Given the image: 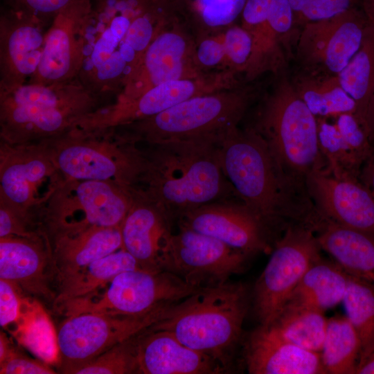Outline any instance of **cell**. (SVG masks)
<instances>
[{
  "label": "cell",
  "instance_id": "obj_12",
  "mask_svg": "<svg viewBox=\"0 0 374 374\" xmlns=\"http://www.w3.org/2000/svg\"><path fill=\"white\" fill-rule=\"evenodd\" d=\"M84 109L82 103L62 100L47 87H19L3 104L1 141L25 144L60 135L83 118Z\"/></svg>",
  "mask_w": 374,
  "mask_h": 374
},
{
  "label": "cell",
  "instance_id": "obj_19",
  "mask_svg": "<svg viewBox=\"0 0 374 374\" xmlns=\"http://www.w3.org/2000/svg\"><path fill=\"white\" fill-rule=\"evenodd\" d=\"M317 211L341 226L374 234V196L359 178L337 177L325 170L307 179Z\"/></svg>",
  "mask_w": 374,
  "mask_h": 374
},
{
  "label": "cell",
  "instance_id": "obj_33",
  "mask_svg": "<svg viewBox=\"0 0 374 374\" xmlns=\"http://www.w3.org/2000/svg\"><path fill=\"white\" fill-rule=\"evenodd\" d=\"M338 77L343 89L355 101V115L364 125L366 110L374 93V25L371 22L359 48Z\"/></svg>",
  "mask_w": 374,
  "mask_h": 374
},
{
  "label": "cell",
  "instance_id": "obj_2",
  "mask_svg": "<svg viewBox=\"0 0 374 374\" xmlns=\"http://www.w3.org/2000/svg\"><path fill=\"white\" fill-rule=\"evenodd\" d=\"M213 141L149 145L142 150L145 167L135 188L154 199L170 217L214 202L237 197L224 176Z\"/></svg>",
  "mask_w": 374,
  "mask_h": 374
},
{
  "label": "cell",
  "instance_id": "obj_3",
  "mask_svg": "<svg viewBox=\"0 0 374 374\" xmlns=\"http://www.w3.org/2000/svg\"><path fill=\"white\" fill-rule=\"evenodd\" d=\"M249 308V288L225 282L204 287L174 303L151 326L171 332L181 343L215 359L224 368L240 339Z\"/></svg>",
  "mask_w": 374,
  "mask_h": 374
},
{
  "label": "cell",
  "instance_id": "obj_21",
  "mask_svg": "<svg viewBox=\"0 0 374 374\" xmlns=\"http://www.w3.org/2000/svg\"><path fill=\"white\" fill-rule=\"evenodd\" d=\"M132 195L131 206L121 226L122 249L142 269L161 270V260L172 234V218L141 190L133 188Z\"/></svg>",
  "mask_w": 374,
  "mask_h": 374
},
{
  "label": "cell",
  "instance_id": "obj_47",
  "mask_svg": "<svg viewBox=\"0 0 374 374\" xmlns=\"http://www.w3.org/2000/svg\"><path fill=\"white\" fill-rule=\"evenodd\" d=\"M127 63L119 51H116L97 68L98 78L103 80L116 78L122 73Z\"/></svg>",
  "mask_w": 374,
  "mask_h": 374
},
{
  "label": "cell",
  "instance_id": "obj_38",
  "mask_svg": "<svg viewBox=\"0 0 374 374\" xmlns=\"http://www.w3.org/2000/svg\"><path fill=\"white\" fill-rule=\"evenodd\" d=\"M71 62L70 42L67 33L60 28L47 36L37 69L47 80H57L69 71Z\"/></svg>",
  "mask_w": 374,
  "mask_h": 374
},
{
  "label": "cell",
  "instance_id": "obj_50",
  "mask_svg": "<svg viewBox=\"0 0 374 374\" xmlns=\"http://www.w3.org/2000/svg\"><path fill=\"white\" fill-rule=\"evenodd\" d=\"M364 126L371 143L374 146V93L369 100L366 110Z\"/></svg>",
  "mask_w": 374,
  "mask_h": 374
},
{
  "label": "cell",
  "instance_id": "obj_45",
  "mask_svg": "<svg viewBox=\"0 0 374 374\" xmlns=\"http://www.w3.org/2000/svg\"><path fill=\"white\" fill-rule=\"evenodd\" d=\"M119 42L109 28L104 31L97 41L91 55L92 62L96 68L112 55Z\"/></svg>",
  "mask_w": 374,
  "mask_h": 374
},
{
  "label": "cell",
  "instance_id": "obj_25",
  "mask_svg": "<svg viewBox=\"0 0 374 374\" xmlns=\"http://www.w3.org/2000/svg\"><path fill=\"white\" fill-rule=\"evenodd\" d=\"M46 236L58 284L94 260L122 249L121 226H93Z\"/></svg>",
  "mask_w": 374,
  "mask_h": 374
},
{
  "label": "cell",
  "instance_id": "obj_51",
  "mask_svg": "<svg viewBox=\"0 0 374 374\" xmlns=\"http://www.w3.org/2000/svg\"><path fill=\"white\" fill-rule=\"evenodd\" d=\"M355 374H374V351L357 366Z\"/></svg>",
  "mask_w": 374,
  "mask_h": 374
},
{
  "label": "cell",
  "instance_id": "obj_32",
  "mask_svg": "<svg viewBox=\"0 0 374 374\" xmlns=\"http://www.w3.org/2000/svg\"><path fill=\"white\" fill-rule=\"evenodd\" d=\"M328 320L324 312L300 306H285L267 327L283 339L306 350L321 353Z\"/></svg>",
  "mask_w": 374,
  "mask_h": 374
},
{
  "label": "cell",
  "instance_id": "obj_8",
  "mask_svg": "<svg viewBox=\"0 0 374 374\" xmlns=\"http://www.w3.org/2000/svg\"><path fill=\"white\" fill-rule=\"evenodd\" d=\"M202 288L165 270L136 269L118 274L94 294L60 308L66 316L82 312L139 316L178 303Z\"/></svg>",
  "mask_w": 374,
  "mask_h": 374
},
{
  "label": "cell",
  "instance_id": "obj_24",
  "mask_svg": "<svg viewBox=\"0 0 374 374\" xmlns=\"http://www.w3.org/2000/svg\"><path fill=\"white\" fill-rule=\"evenodd\" d=\"M245 362L251 374L326 373L320 353L306 350L260 326L249 337Z\"/></svg>",
  "mask_w": 374,
  "mask_h": 374
},
{
  "label": "cell",
  "instance_id": "obj_29",
  "mask_svg": "<svg viewBox=\"0 0 374 374\" xmlns=\"http://www.w3.org/2000/svg\"><path fill=\"white\" fill-rule=\"evenodd\" d=\"M290 80L299 96L316 118L355 114L356 104L341 87L338 75L300 70Z\"/></svg>",
  "mask_w": 374,
  "mask_h": 374
},
{
  "label": "cell",
  "instance_id": "obj_17",
  "mask_svg": "<svg viewBox=\"0 0 374 374\" xmlns=\"http://www.w3.org/2000/svg\"><path fill=\"white\" fill-rule=\"evenodd\" d=\"M236 74L229 71H207L191 78L170 80L154 86L138 98L122 103L105 118H90L91 130L131 123L150 117L195 96L240 85Z\"/></svg>",
  "mask_w": 374,
  "mask_h": 374
},
{
  "label": "cell",
  "instance_id": "obj_1",
  "mask_svg": "<svg viewBox=\"0 0 374 374\" xmlns=\"http://www.w3.org/2000/svg\"><path fill=\"white\" fill-rule=\"evenodd\" d=\"M222 172L239 199L270 229L305 224L316 209L276 162L263 137L253 128L230 131L218 145Z\"/></svg>",
  "mask_w": 374,
  "mask_h": 374
},
{
  "label": "cell",
  "instance_id": "obj_53",
  "mask_svg": "<svg viewBox=\"0 0 374 374\" xmlns=\"http://www.w3.org/2000/svg\"><path fill=\"white\" fill-rule=\"evenodd\" d=\"M361 6L370 21L374 25V0H361Z\"/></svg>",
  "mask_w": 374,
  "mask_h": 374
},
{
  "label": "cell",
  "instance_id": "obj_36",
  "mask_svg": "<svg viewBox=\"0 0 374 374\" xmlns=\"http://www.w3.org/2000/svg\"><path fill=\"white\" fill-rule=\"evenodd\" d=\"M138 335L108 349L91 361L72 369L69 373H138Z\"/></svg>",
  "mask_w": 374,
  "mask_h": 374
},
{
  "label": "cell",
  "instance_id": "obj_9",
  "mask_svg": "<svg viewBox=\"0 0 374 374\" xmlns=\"http://www.w3.org/2000/svg\"><path fill=\"white\" fill-rule=\"evenodd\" d=\"M173 304L139 316L100 312L67 316L56 331L58 371L69 373L72 369L145 331L161 320Z\"/></svg>",
  "mask_w": 374,
  "mask_h": 374
},
{
  "label": "cell",
  "instance_id": "obj_10",
  "mask_svg": "<svg viewBox=\"0 0 374 374\" xmlns=\"http://www.w3.org/2000/svg\"><path fill=\"white\" fill-rule=\"evenodd\" d=\"M66 181L41 141L0 144V199L37 224Z\"/></svg>",
  "mask_w": 374,
  "mask_h": 374
},
{
  "label": "cell",
  "instance_id": "obj_40",
  "mask_svg": "<svg viewBox=\"0 0 374 374\" xmlns=\"http://www.w3.org/2000/svg\"><path fill=\"white\" fill-rule=\"evenodd\" d=\"M225 52V70L244 73L252 51V39L241 25L233 24L220 32Z\"/></svg>",
  "mask_w": 374,
  "mask_h": 374
},
{
  "label": "cell",
  "instance_id": "obj_4",
  "mask_svg": "<svg viewBox=\"0 0 374 374\" xmlns=\"http://www.w3.org/2000/svg\"><path fill=\"white\" fill-rule=\"evenodd\" d=\"M283 173L308 195L306 182L324 170L316 116L296 92L291 80L281 75L265 98L256 126Z\"/></svg>",
  "mask_w": 374,
  "mask_h": 374
},
{
  "label": "cell",
  "instance_id": "obj_27",
  "mask_svg": "<svg viewBox=\"0 0 374 374\" xmlns=\"http://www.w3.org/2000/svg\"><path fill=\"white\" fill-rule=\"evenodd\" d=\"M348 280L349 274L339 264L320 256L305 271L285 306L324 312L343 301Z\"/></svg>",
  "mask_w": 374,
  "mask_h": 374
},
{
  "label": "cell",
  "instance_id": "obj_20",
  "mask_svg": "<svg viewBox=\"0 0 374 374\" xmlns=\"http://www.w3.org/2000/svg\"><path fill=\"white\" fill-rule=\"evenodd\" d=\"M144 72L138 87L123 103L163 82L205 73L196 59V42L176 20L163 29L145 51Z\"/></svg>",
  "mask_w": 374,
  "mask_h": 374
},
{
  "label": "cell",
  "instance_id": "obj_39",
  "mask_svg": "<svg viewBox=\"0 0 374 374\" xmlns=\"http://www.w3.org/2000/svg\"><path fill=\"white\" fill-rule=\"evenodd\" d=\"M296 31L307 24L328 19L362 7L361 0H289Z\"/></svg>",
  "mask_w": 374,
  "mask_h": 374
},
{
  "label": "cell",
  "instance_id": "obj_14",
  "mask_svg": "<svg viewBox=\"0 0 374 374\" xmlns=\"http://www.w3.org/2000/svg\"><path fill=\"white\" fill-rule=\"evenodd\" d=\"M370 23L358 7L305 24L296 40L300 69L338 75L359 48Z\"/></svg>",
  "mask_w": 374,
  "mask_h": 374
},
{
  "label": "cell",
  "instance_id": "obj_18",
  "mask_svg": "<svg viewBox=\"0 0 374 374\" xmlns=\"http://www.w3.org/2000/svg\"><path fill=\"white\" fill-rule=\"evenodd\" d=\"M0 278L45 302L57 298L51 287L56 279L51 247L43 231L33 236L0 238Z\"/></svg>",
  "mask_w": 374,
  "mask_h": 374
},
{
  "label": "cell",
  "instance_id": "obj_26",
  "mask_svg": "<svg viewBox=\"0 0 374 374\" xmlns=\"http://www.w3.org/2000/svg\"><path fill=\"white\" fill-rule=\"evenodd\" d=\"M321 249L348 274L374 285V234L341 226L319 213L311 224Z\"/></svg>",
  "mask_w": 374,
  "mask_h": 374
},
{
  "label": "cell",
  "instance_id": "obj_6",
  "mask_svg": "<svg viewBox=\"0 0 374 374\" xmlns=\"http://www.w3.org/2000/svg\"><path fill=\"white\" fill-rule=\"evenodd\" d=\"M66 179L100 180L136 188L144 170L142 150L103 130L75 131L42 141Z\"/></svg>",
  "mask_w": 374,
  "mask_h": 374
},
{
  "label": "cell",
  "instance_id": "obj_52",
  "mask_svg": "<svg viewBox=\"0 0 374 374\" xmlns=\"http://www.w3.org/2000/svg\"><path fill=\"white\" fill-rule=\"evenodd\" d=\"M118 51L127 63L134 61L136 58V52L135 50L124 42L121 44Z\"/></svg>",
  "mask_w": 374,
  "mask_h": 374
},
{
  "label": "cell",
  "instance_id": "obj_44",
  "mask_svg": "<svg viewBox=\"0 0 374 374\" xmlns=\"http://www.w3.org/2000/svg\"><path fill=\"white\" fill-rule=\"evenodd\" d=\"M196 59L199 66L225 70V52L220 33L204 37L196 42Z\"/></svg>",
  "mask_w": 374,
  "mask_h": 374
},
{
  "label": "cell",
  "instance_id": "obj_42",
  "mask_svg": "<svg viewBox=\"0 0 374 374\" xmlns=\"http://www.w3.org/2000/svg\"><path fill=\"white\" fill-rule=\"evenodd\" d=\"M12 283L0 278V325L8 328L19 320L25 299Z\"/></svg>",
  "mask_w": 374,
  "mask_h": 374
},
{
  "label": "cell",
  "instance_id": "obj_48",
  "mask_svg": "<svg viewBox=\"0 0 374 374\" xmlns=\"http://www.w3.org/2000/svg\"><path fill=\"white\" fill-rule=\"evenodd\" d=\"M359 179L374 196V148L361 168Z\"/></svg>",
  "mask_w": 374,
  "mask_h": 374
},
{
  "label": "cell",
  "instance_id": "obj_30",
  "mask_svg": "<svg viewBox=\"0 0 374 374\" xmlns=\"http://www.w3.org/2000/svg\"><path fill=\"white\" fill-rule=\"evenodd\" d=\"M142 269L136 259L121 249L94 260L75 274L58 284L55 305L85 298L105 287L118 274Z\"/></svg>",
  "mask_w": 374,
  "mask_h": 374
},
{
  "label": "cell",
  "instance_id": "obj_15",
  "mask_svg": "<svg viewBox=\"0 0 374 374\" xmlns=\"http://www.w3.org/2000/svg\"><path fill=\"white\" fill-rule=\"evenodd\" d=\"M241 18L252 39L246 80L267 72L285 74L292 39L299 35L289 0H247Z\"/></svg>",
  "mask_w": 374,
  "mask_h": 374
},
{
  "label": "cell",
  "instance_id": "obj_16",
  "mask_svg": "<svg viewBox=\"0 0 374 374\" xmlns=\"http://www.w3.org/2000/svg\"><path fill=\"white\" fill-rule=\"evenodd\" d=\"M178 219L179 226L215 238L247 255L269 249V228L241 200L214 202Z\"/></svg>",
  "mask_w": 374,
  "mask_h": 374
},
{
  "label": "cell",
  "instance_id": "obj_23",
  "mask_svg": "<svg viewBox=\"0 0 374 374\" xmlns=\"http://www.w3.org/2000/svg\"><path fill=\"white\" fill-rule=\"evenodd\" d=\"M333 118V122L317 118L320 148L326 163L324 170L337 177L359 178L374 146L354 114Z\"/></svg>",
  "mask_w": 374,
  "mask_h": 374
},
{
  "label": "cell",
  "instance_id": "obj_35",
  "mask_svg": "<svg viewBox=\"0 0 374 374\" xmlns=\"http://www.w3.org/2000/svg\"><path fill=\"white\" fill-rule=\"evenodd\" d=\"M342 302L346 317L357 331L360 340L359 365L374 351V285L349 274Z\"/></svg>",
  "mask_w": 374,
  "mask_h": 374
},
{
  "label": "cell",
  "instance_id": "obj_11",
  "mask_svg": "<svg viewBox=\"0 0 374 374\" xmlns=\"http://www.w3.org/2000/svg\"><path fill=\"white\" fill-rule=\"evenodd\" d=\"M321 249L310 227L294 224L285 229L254 286V310L260 326L270 325L281 312Z\"/></svg>",
  "mask_w": 374,
  "mask_h": 374
},
{
  "label": "cell",
  "instance_id": "obj_49",
  "mask_svg": "<svg viewBox=\"0 0 374 374\" xmlns=\"http://www.w3.org/2000/svg\"><path fill=\"white\" fill-rule=\"evenodd\" d=\"M135 19L125 15H118L112 19L109 28L119 42L124 39L131 23Z\"/></svg>",
  "mask_w": 374,
  "mask_h": 374
},
{
  "label": "cell",
  "instance_id": "obj_13",
  "mask_svg": "<svg viewBox=\"0 0 374 374\" xmlns=\"http://www.w3.org/2000/svg\"><path fill=\"white\" fill-rule=\"evenodd\" d=\"M248 256L215 238L179 226L170 238L160 269L204 287L222 284L240 273Z\"/></svg>",
  "mask_w": 374,
  "mask_h": 374
},
{
  "label": "cell",
  "instance_id": "obj_41",
  "mask_svg": "<svg viewBox=\"0 0 374 374\" xmlns=\"http://www.w3.org/2000/svg\"><path fill=\"white\" fill-rule=\"evenodd\" d=\"M49 364L23 354L12 344L5 357L0 359L1 374H54Z\"/></svg>",
  "mask_w": 374,
  "mask_h": 374
},
{
  "label": "cell",
  "instance_id": "obj_43",
  "mask_svg": "<svg viewBox=\"0 0 374 374\" xmlns=\"http://www.w3.org/2000/svg\"><path fill=\"white\" fill-rule=\"evenodd\" d=\"M42 232L39 224L0 199V238L10 235L33 236Z\"/></svg>",
  "mask_w": 374,
  "mask_h": 374
},
{
  "label": "cell",
  "instance_id": "obj_34",
  "mask_svg": "<svg viewBox=\"0 0 374 374\" xmlns=\"http://www.w3.org/2000/svg\"><path fill=\"white\" fill-rule=\"evenodd\" d=\"M12 332L19 342L48 363H57L58 350L51 321L40 306L25 300L19 320Z\"/></svg>",
  "mask_w": 374,
  "mask_h": 374
},
{
  "label": "cell",
  "instance_id": "obj_46",
  "mask_svg": "<svg viewBox=\"0 0 374 374\" xmlns=\"http://www.w3.org/2000/svg\"><path fill=\"white\" fill-rule=\"evenodd\" d=\"M80 0H17L28 10L42 14L62 12Z\"/></svg>",
  "mask_w": 374,
  "mask_h": 374
},
{
  "label": "cell",
  "instance_id": "obj_7",
  "mask_svg": "<svg viewBox=\"0 0 374 374\" xmlns=\"http://www.w3.org/2000/svg\"><path fill=\"white\" fill-rule=\"evenodd\" d=\"M132 188L100 180L66 179L43 210L46 235L89 227H120L132 202Z\"/></svg>",
  "mask_w": 374,
  "mask_h": 374
},
{
  "label": "cell",
  "instance_id": "obj_28",
  "mask_svg": "<svg viewBox=\"0 0 374 374\" xmlns=\"http://www.w3.org/2000/svg\"><path fill=\"white\" fill-rule=\"evenodd\" d=\"M176 20L195 42L234 24L247 0H169Z\"/></svg>",
  "mask_w": 374,
  "mask_h": 374
},
{
  "label": "cell",
  "instance_id": "obj_22",
  "mask_svg": "<svg viewBox=\"0 0 374 374\" xmlns=\"http://www.w3.org/2000/svg\"><path fill=\"white\" fill-rule=\"evenodd\" d=\"M139 374H216L225 368L213 357L190 348L171 332L151 327L137 336Z\"/></svg>",
  "mask_w": 374,
  "mask_h": 374
},
{
  "label": "cell",
  "instance_id": "obj_31",
  "mask_svg": "<svg viewBox=\"0 0 374 374\" xmlns=\"http://www.w3.org/2000/svg\"><path fill=\"white\" fill-rule=\"evenodd\" d=\"M320 354L326 373L355 374L361 343L347 317L336 316L328 320Z\"/></svg>",
  "mask_w": 374,
  "mask_h": 374
},
{
  "label": "cell",
  "instance_id": "obj_5",
  "mask_svg": "<svg viewBox=\"0 0 374 374\" xmlns=\"http://www.w3.org/2000/svg\"><path fill=\"white\" fill-rule=\"evenodd\" d=\"M253 94L240 85L185 100L154 116L139 120L134 132L123 136L136 144L159 145L187 141L220 143L238 127Z\"/></svg>",
  "mask_w": 374,
  "mask_h": 374
},
{
  "label": "cell",
  "instance_id": "obj_37",
  "mask_svg": "<svg viewBox=\"0 0 374 374\" xmlns=\"http://www.w3.org/2000/svg\"><path fill=\"white\" fill-rule=\"evenodd\" d=\"M42 42L41 33L30 26H20L11 34L8 40L9 54L19 73L28 75L38 67Z\"/></svg>",
  "mask_w": 374,
  "mask_h": 374
}]
</instances>
